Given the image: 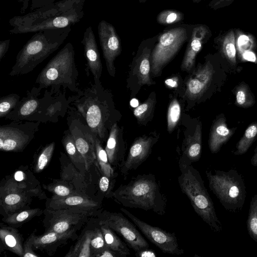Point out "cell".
I'll use <instances>...</instances> for the list:
<instances>
[{
    "instance_id": "1",
    "label": "cell",
    "mask_w": 257,
    "mask_h": 257,
    "mask_svg": "<svg viewBox=\"0 0 257 257\" xmlns=\"http://www.w3.org/2000/svg\"><path fill=\"white\" fill-rule=\"evenodd\" d=\"M85 0H61L10 19V34H20L71 27L84 17Z\"/></svg>"
},
{
    "instance_id": "2",
    "label": "cell",
    "mask_w": 257,
    "mask_h": 257,
    "mask_svg": "<svg viewBox=\"0 0 257 257\" xmlns=\"http://www.w3.org/2000/svg\"><path fill=\"white\" fill-rule=\"evenodd\" d=\"M77 92V95L72 98V104L92 134L102 143L107 140L110 128L115 123L112 118V102L108 92L103 88L100 80Z\"/></svg>"
},
{
    "instance_id": "3",
    "label": "cell",
    "mask_w": 257,
    "mask_h": 257,
    "mask_svg": "<svg viewBox=\"0 0 257 257\" xmlns=\"http://www.w3.org/2000/svg\"><path fill=\"white\" fill-rule=\"evenodd\" d=\"M113 197L126 207L152 211L161 216L166 213L167 198L160 182L153 174L132 178L128 183L121 185L113 192Z\"/></svg>"
},
{
    "instance_id": "4",
    "label": "cell",
    "mask_w": 257,
    "mask_h": 257,
    "mask_svg": "<svg viewBox=\"0 0 257 257\" xmlns=\"http://www.w3.org/2000/svg\"><path fill=\"white\" fill-rule=\"evenodd\" d=\"M71 27L42 30L26 42L16 56L15 64L9 75L12 76L30 73L64 42Z\"/></svg>"
},
{
    "instance_id": "5",
    "label": "cell",
    "mask_w": 257,
    "mask_h": 257,
    "mask_svg": "<svg viewBox=\"0 0 257 257\" xmlns=\"http://www.w3.org/2000/svg\"><path fill=\"white\" fill-rule=\"evenodd\" d=\"M75 51L72 43H67L54 56L39 74L35 83L39 91L51 88L56 92L61 87L72 92L78 91L77 80L78 72L75 63Z\"/></svg>"
},
{
    "instance_id": "6",
    "label": "cell",
    "mask_w": 257,
    "mask_h": 257,
    "mask_svg": "<svg viewBox=\"0 0 257 257\" xmlns=\"http://www.w3.org/2000/svg\"><path fill=\"white\" fill-rule=\"evenodd\" d=\"M179 169L181 174L178 182L182 192L188 198L194 210L203 221L213 231L220 232L222 224L200 173L192 165Z\"/></svg>"
},
{
    "instance_id": "7",
    "label": "cell",
    "mask_w": 257,
    "mask_h": 257,
    "mask_svg": "<svg viewBox=\"0 0 257 257\" xmlns=\"http://www.w3.org/2000/svg\"><path fill=\"white\" fill-rule=\"evenodd\" d=\"M210 190L223 207L231 212L240 211L245 203L246 187L242 175L235 169L205 172Z\"/></svg>"
},
{
    "instance_id": "8",
    "label": "cell",
    "mask_w": 257,
    "mask_h": 257,
    "mask_svg": "<svg viewBox=\"0 0 257 257\" xmlns=\"http://www.w3.org/2000/svg\"><path fill=\"white\" fill-rule=\"evenodd\" d=\"M193 28L192 25L182 24L167 29L158 36L151 58V72L154 76L160 75L164 66L190 39Z\"/></svg>"
},
{
    "instance_id": "9",
    "label": "cell",
    "mask_w": 257,
    "mask_h": 257,
    "mask_svg": "<svg viewBox=\"0 0 257 257\" xmlns=\"http://www.w3.org/2000/svg\"><path fill=\"white\" fill-rule=\"evenodd\" d=\"M98 223L109 227L135 252L149 247V243L135 225L121 213L104 211L100 216Z\"/></svg>"
},
{
    "instance_id": "10",
    "label": "cell",
    "mask_w": 257,
    "mask_h": 257,
    "mask_svg": "<svg viewBox=\"0 0 257 257\" xmlns=\"http://www.w3.org/2000/svg\"><path fill=\"white\" fill-rule=\"evenodd\" d=\"M39 122H13L0 127V150L7 152L23 150L33 139Z\"/></svg>"
},
{
    "instance_id": "11",
    "label": "cell",
    "mask_w": 257,
    "mask_h": 257,
    "mask_svg": "<svg viewBox=\"0 0 257 257\" xmlns=\"http://www.w3.org/2000/svg\"><path fill=\"white\" fill-rule=\"evenodd\" d=\"M120 210L134 223L148 240L164 253L173 255L184 254V249L179 245L175 233L152 226L141 220L126 209L120 208Z\"/></svg>"
},
{
    "instance_id": "12",
    "label": "cell",
    "mask_w": 257,
    "mask_h": 257,
    "mask_svg": "<svg viewBox=\"0 0 257 257\" xmlns=\"http://www.w3.org/2000/svg\"><path fill=\"white\" fill-rule=\"evenodd\" d=\"M93 211L77 208L49 209L46 211V232L63 233L75 228L93 214Z\"/></svg>"
},
{
    "instance_id": "13",
    "label": "cell",
    "mask_w": 257,
    "mask_h": 257,
    "mask_svg": "<svg viewBox=\"0 0 257 257\" xmlns=\"http://www.w3.org/2000/svg\"><path fill=\"white\" fill-rule=\"evenodd\" d=\"M73 114L70 113L67 117L68 129L77 149L84 160L86 170L88 171L96 161L94 136L87 124L84 123L78 116L75 117Z\"/></svg>"
},
{
    "instance_id": "14",
    "label": "cell",
    "mask_w": 257,
    "mask_h": 257,
    "mask_svg": "<svg viewBox=\"0 0 257 257\" xmlns=\"http://www.w3.org/2000/svg\"><path fill=\"white\" fill-rule=\"evenodd\" d=\"M97 28L99 43L107 71L111 76L114 77V60L121 51L119 37L115 28L105 20L99 23Z\"/></svg>"
},
{
    "instance_id": "15",
    "label": "cell",
    "mask_w": 257,
    "mask_h": 257,
    "mask_svg": "<svg viewBox=\"0 0 257 257\" xmlns=\"http://www.w3.org/2000/svg\"><path fill=\"white\" fill-rule=\"evenodd\" d=\"M158 137L144 136L136 139L130 148L125 162L120 170L125 179L132 170H136L151 154L153 146Z\"/></svg>"
},
{
    "instance_id": "16",
    "label": "cell",
    "mask_w": 257,
    "mask_h": 257,
    "mask_svg": "<svg viewBox=\"0 0 257 257\" xmlns=\"http://www.w3.org/2000/svg\"><path fill=\"white\" fill-rule=\"evenodd\" d=\"M9 180L1 189V205L7 213L13 214L28 203L30 196L24 185Z\"/></svg>"
},
{
    "instance_id": "17",
    "label": "cell",
    "mask_w": 257,
    "mask_h": 257,
    "mask_svg": "<svg viewBox=\"0 0 257 257\" xmlns=\"http://www.w3.org/2000/svg\"><path fill=\"white\" fill-rule=\"evenodd\" d=\"M157 36L145 40L141 43L135 58L133 73L138 83L143 85L153 84L150 74L151 72V58L153 49L157 41Z\"/></svg>"
},
{
    "instance_id": "18",
    "label": "cell",
    "mask_w": 257,
    "mask_h": 257,
    "mask_svg": "<svg viewBox=\"0 0 257 257\" xmlns=\"http://www.w3.org/2000/svg\"><path fill=\"white\" fill-rule=\"evenodd\" d=\"M211 35L210 29L205 25H196L193 27L182 62V70L189 72L192 70L197 54Z\"/></svg>"
},
{
    "instance_id": "19",
    "label": "cell",
    "mask_w": 257,
    "mask_h": 257,
    "mask_svg": "<svg viewBox=\"0 0 257 257\" xmlns=\"http://www.w3.org/2000/svg\"><path fill=\"white\" fill-rule=\"evenodd\" d=\"M104 149L111 166L120 170L125 160V146L122 130L116 122L110 128Z\"/></svg>"
},
{
    "instance_id": "20",
    "label": "cell",
    "mask_w": 257,
    "mask_h": 257,
    "mask_svg": "<svg viewBox=\"0 0 257 257\" xmlns=\"http://www.w3.org/2000/svg\"><path fill=\"white\" fill-rule=\"evenodd\" d=\"M81 43L84 47L88 71L92 74L94 81L100 80L102 65L95 37L90 26L84 32Z\"/></svg>"
},
{
    "instance_id": "21",
    "label": "cell",
    "mask_w": 257,
    "mask_h": 257,
    "mask_svg": "<svg viewBox=\"0 0 257 257\" xmlns=\"http://www.w3.org/2000/svg\"><path fill=\"white\" fill-rule=\"evenodd\" d=\"M214 72L209 62L198 67L186 83V96L191 99L200 98L209 86Z\"/></svg>"
},
{
    "instance_id": "22",
    "label": "cell",
    "mask_w": 257,
    "mask_h": 257,
    "mask_svg": "<svg viewBox=\"0 0 257 257\" xmlns=\"http://www.w3.org/2000/svg\"><path fill=\"white\" fill-rule=\"evenodd\" d=\"M202 133L200 124L196 126L192 136H188L182 149V154L179 159V168L191 165L199 160L201 156Z\"/></svg>"
},
{
    "instance_id": "23",
    "label": "cell",
    "mask_w": 257,
    "mask_h": 257,
    "mask_svg": "<svg viewBox=\"0 0 257 257\" xmlns=\"http://www.w3.org/2000/svg\"><path fill=\"white\" fill-rule=\"evenodd\" d=\"M98 206L97 202L79 194L64 197L54 195L49 200L47 208L53 209L77 208L93 211L96 210Z\"/></svg>"
},
{
    "instance_id": "24",
    "label": "cell",
    "mask_w": 257,
    "mask_h": 257,
    "mask_svg": "<svg viewBox=\"0 0 257 257\" xmlns=\"http://www.w3.org/2000/svg\"><path fill=\"white\" fill-rule=\"evenodd\" d=\"M236 128H229L223 114L220 115L212 124L209 140V148L211 153H218L222 146L233 135Z\"/></svg>"
},
{
    "instance_id": "25",
    "label": "cell",
    "mask_w": 257,
    "mask_h": 257,
    "mask_svg": "<svg viewBox=\"0 0 257 257\" xmlns=\"http://www.w3.org/2000/svg\"><path fill=\"white\" fill-rule=\"evenodd\" d=\"M75 229L73 228L63 233H58L55 231L46 232L44 234L40 236H37L33 234L29 237V238L33 248L40 249L72 238L75 233Z\"/></svg>"
},
{
    "instance_id": "26",
    "label": "cell",
    "mask_w": 257,
    "mask_h": 257,
    "mask_svg": "<svg viewBox=\"0 0 257 257\" xmlns=\"http://www.w3.org/2000/svg\"><path fill=\"white\" fill-rule=\"evenodd\" d=\"M103 234L107 248L125 257L131 254L127 244L117 235V234L104 224H99Z\"/></svg>"
},
{
    "instance_id": "27",
    "label": "cell",
    "mask_w": 257,
    "mask_h": 257,
    "mask_svg": "<svg viewBox=\"0 0 257 257\" xmlns=\"http://www.w3.org/2000/svg\"><path fill=\"white\" fill-rule=\"evenodd\" d=\"M0 238L8 249L20 256H23L24 248L21 238L15 229L10 227H2Z\"/></svg>"
},
{
    "instance_id": "28",
    "label": "cell",
    "mask_w": 257,
    "mask_h": 257,
    "mask_svg": "<svg viewBox=\"0 0 257 257\" xmlns=\"http://www.w3.org/2000/svg\"><path fill=\"white\" fill-rule=\"evenodd\" d=\"M94 138V146L96 155V162L101 175L110 178L114 179L117 173L110 165L107 153L102 146V143L99 139L93 135Z\"/></svg>"
},
{
    "instance_id": "29",
    "label": "cell",
    "mask_w": 257,
    "mask_h": 257,
    "mask_svg": "<svg viewBox=\"0 0 257 257\" xmlns=\"http://www.w3.org/2000/svg\"><path fill=\"white\" fill-rule=\"evenodd\" d=\"M62 142L72 163L79 170H86L84 160L77 149L74 139L69 129L64 132Z\"/></svg>"
},
{
    "instance_id": "30",
    "label": "cell",
    "mask_w": 257,
    "mask_h": 257,
    "mask_svg": "<svg viewBox=\"0 0 257 257\" xmlns=\"http://www.w3.org/2000/svg\"><path fill=\"white\" fill-rule=\"evenodd\" d=\"M94 230H87L76 243L74 246L67 253V257L92 256L90 241Z\"/></svg>"
},
{
    "instance_id": "31",
    "label": "cell",
    "mask_w": 257,
    "mask_h": 257,
    "mask_svg": "<svg viewBox=\"0 0 257 257\" xmlns=\"http://www.w3.org/2000/svg\"><path fill=\"white\" fill-rule=\"evenodd\" d=\"M156 103L155 93L150 94L148 98L134 110V114L138 123L144 124L151 120Z\"/></svg>"
},
{
    "instance_id": "32",
    "label": "cell",
    "mask_w": 257,
    "mask_h": 257,
    "mask_svg": "<svg viewBox=\"0 0 257 257\" xmlns=\"http://www.w3.org/2000/svg\"><path fill=\"white\" fill-rule=\"evenodd\" d=\"M257 138V122H253L248 126L243 135L236 145L233 153L235 155L245 154Z\"/></svg>"
},
{
    "instance_id": "33",
    "label": "cell",
    "mask_w": 257,
    "mask_h": 257,
    "mask_svg": "<svg viewBox=\"0 0 257 257\" xmlns=\"http://www.w3.org/2000/svg\"><path fill=\"white\" fill-rule=\"evenodd\" d=\"M221 51L232 65L236 64V39L233 29L229 30L221 41Z\"/></svg>"
},
{
    "instance_id": "34",
    "label": "cell",
    "mask_w": 257,
    "mask_h": 257,
    "mask_svg": "<svg viewBox=\"0 0 257 257\" xmlns=\"http://www.w3.org/2000/svg\"><path fill=\"white\" fill-rule=\"evenodd\" d=\"M40 102L38 98L29 95L20 107L16 109V113H11L13 115L8 118L16 121L24 119L33 114L39 108Z\"/></svg>"
},
{
    "instance_id": "35",
    "label": "cell",
    "mask_w": 257,
    "mask_h": 257,
    "mask_svg": "<svg viewBox=\"0 0 257 257\" xmlns=\"http://www.w3.org/2000/svg\"><path fill=\"white\" fill-rule=\"evenodd\" d=\"M235 104L242 108H248L255 103V99L248 85L244 82L239 83L234 89Z\"/></svg>"
},
{
    "instance_id": "36",
    "label": "cell",
    "mask_w": 257,
    "mask_h": 257,
    "mask_svg": "<svg viewBox=\"0 0 257 257\" xmlns=\"http://www.w3.org/2000/svg\"><path fill=\"white\" fill-rule=\"evenodd\" d=\"M246 226L249 235L257 242V194L252 197L250 202Z\"/></svg>"
},
{
    "instance_id": "37",
    "label": "cell",
    "mask_w": 257,
    "mask_h": 257,
    "mask_svg": "<svg viewBox=\"0 0 257 257\" xmlns=\"http://www.w3.org/2000/svg\"><path fill=\"white\" fill-rule=\"evenodd\" d=\"M181 106L176 98L170 102L167 112V130L171 133L176 126L181 114Z\"/></svg>"
},
{
    "instance_id": "38",
    "label": "cell",
    "mask_w": 257,
    "mask_h": 257,
    "mask_svg": "<svg viewBox=\"0 0 257 257\" xmlns=\"http://www.w3.org/2000/svg\"><path fill=\"white\" fill-rule=\"evenodd\" d=\"M184 18V14L180 11L166 10L158 15L157 21L161 25L167 26L178 23L182 21Z\"/></svg>"
},
{
    "instance_id": "39",
    "label": "cell",
    "mask_w": 257,
    "mask_h": 257,
    "mask_svg": "<svg viewBox=\"0 0 257 257\" xmlns=\"http://www.w3.org/2000/svg\"><path fill=\"white\" fill-rule=\"evenodd\" d=\"M39 211L38 208H34L15 212L9 214L5 219L4 221L11 224H19L33 217L39 212Z\"/></svg>"
},
{
    "instance_id": "40",
    "label": "cell",
    "mask_w": 257,
    "mask_h": 257,
    "mask_svg": "<svg viewBox=\"0 0 257 257\" xmlns=\"http://www.w3.org/2000/svg\"><path fill=\"white\" fill-rule=\"evenodd\" d=\"M55 148V143L52 142L46 146L40 153L36 164V172L42 171L51 160Z\"/></svg>"
},
{
    "instance_id": "41",
    "label": "cell",
    "mask_w": 257,
    "mask_h": 257,
    "mask_svg": "<svg viewBox=\"0 0 257 257\" xmlns=\"http://www.w3.org/2000/svg\"><path fill=\"white\" fill-rule=\"evenodd\" d=\"M20 96L17 94H11L3 97L0 100V117H5L19 102Z\"/></svg>"
},
{
    "instance_id": "42",
    "label": "cell",
    "mask_w": 257,
    "mask_h": 257,
    "mask_svg": "<svg viewBox=\"0 0 257 257\" xmlns=\"http://www.w3.org/2000/svg\"><path fill=\"white\" fill-rule=\"evenodd\" d=\"M90 248L92 253H94V256H96L102 250L107 248L100 226L94 230L93 235L90 241Z\"/></svg>"
},
{
    "instance_id": "43",
    "label": "cell",
    "mask_w": 257,
    "mask_h": 257,
    "mask_svg": "<svg viewBox=\"0 0 257 257\" xmlns=\"http://www.w3.org/2000/svg\"><path fill=\"white\" fill-rule=\"evenodd\" d=\"M47 189L53 193L55 196L60 197H64L72 195L79 194V193H76L67 186L62 184L50 186L47 188Z\"/></svg>"
},
{
    "instance_id": "44",
    "label": "cell",
    "mask_w": 257,
    "mask_h": 257,
    "mask_svg": "<svg viewBox=\"0 0 257 257\" xmlns=\"http://www.w3.org/2000/svg\"><path fill=\"white\" fill-rule=\"evenodd\" d=\"M114 179L110 178L105 175H102L99 181V187L103 193L113 197V192L111 191L114 184Z\"/></svg>"
},
{
    "instance_id": "45",
    "label": "cell",
    "mask_w": 257,
    "mask_h": 257,
    "mask_svg": "<svg viewBox=\"0 0 257 257\" xmlns=\"http://www.w3.org/2000/svg\"><path fill=\"white\" fill-rule=\"evenodd\" d=\"M252 39L249 36L242 34L238 36L237 45L240 49H243L245 46V48L247 49L251 43Z\"/></svg>"
},
{
    "instance_id": "46",
    "label": "cell",
    "mask_w": 257,
    "mask_h": 257,
    "mask_svg": "<svg viewBox=\"0 0 257 257\" xmlns=\"http://www.w3.org/2000/svg\"><path fill=\"white\" fill-rule=\"evenodd\" d=\"M234 0H213L209 6L214 10H217L230 5Z\"/></svg>"
},
{
    "instance_id": "47",
    "label": "cell",
    "mask_w": 257,
    "mask_h": 257,
    "mask_svg": "<svg viewBox=\"0 0 257 257\" xmlns=\"http://www.w3.org/2000/svg\"><path fill=\"white\" fill-rule=\"evenodd\" d=\"M33 247L29 237L27 239L24 244L23 257H38V255L36 254L33 250Z\"/></svg>"
},
{
    "instance_id": "48",
    "label": "cell",
    "mask_w": 257,
    "mask_h": 257,
    "mask_svg": "<svg viewBox=\"0 0 257 257\" xmlns=\"http://www.w3.org/2000/svg\"><path fill=\"white\" fill-rule=\"evenodd\" d=\"M55 0H32L30 10H35L40 7L54 3Z\"/></svg>"
},
{
    "instance_id": "49",
    "label": "cell",
    "mask_w": 257,
    "mask_h": 257,
    "mask_svg": "<svg viewBox=\"0 0 257 257\" xmlns=\"http://www.w3.org/2000/svg\"><path fill=\"white\" fill-rule=\"evenodd\" d=\"M135 255L137 257H156L157 254L155 251L149 248L141 249L135 252Z\"/></svg>"
},
{
    "instance_id": "50",
    "label": "cell",
    "mask_w": 257,
    "mask_h": 257,
    "mask_svg": "<svg viewBox=\"0 0 257 257\" xmlns=\"http://www.w3.org/2000/svg\"><path fill=\"white\" fill-rule=\"evenodd\" d=\"M96 256L98 257H122V256L108 248H106L99 252Z\"/></svg>"
},
{
    "instance_id": "51",
    "label": "cell",
    "mask_w": 257,
    "mask_h": 257,
    "mask_svg": "<svg viewBox=\"0 0 257 257\" xmlns=\"http://www.w3.org/2000/svg\"><path fill=\"white\" fill-rule=\"evenodd\" d=\"M10 39L0 41V61L5 55L9 49Z\"/></svg>"
},
{
    "instance_id": "52",
    "label": "cell",
    "mask_w": 257,
    "mask_h": 257,
    "mask_svg": "<svg viewBox=\"0 0 257 257\" xmlns=\"http://www.w3.org/2000/svg\"><path fill=\"white\" fill-rule=\"evenodd\" d=\"M57 111L56 104H51L47 109L46 115L52 116Z\"/></svg>"
},
{
    "instance_id": "53",
    "label": "cell",
    "mask_w": 257,
    "mask_h": 257,
    "mask_svg": "<svg viewBox=\"0 0 257 257\" xmlns=\"http://www.w3.org/2000/svg\"><path fill=\"white\" fill-rule=\"evenodd\" d=\"M24 174L22 171H17L14 175L15 179L17 181H21L24 179Z\"/></svg>"
},
{
    "instance_id": "54",
    "label": "cell",
    "mask_w": 257,
    "mask_h": 257,
    "mask_svg": "<svg viewBox=\"0 0 257 257\" xmlns=\"http://www.w3.org/2000/svg\"><path fill=\"white\" fill-rule=\"evenodd\" d=\"M250 162L253 166L257 167V146L254 149V154L251 159Z\"/></svg>"
},
{
    "instance_id": "55",
    "label": "cell",
    "mask_w": 257,
    "mask_h": 257,
    "mask_svg": "<svg viewBox=\"0 0 257 257\" xmlns=\"http://www.w3.org/2000/svg\"><path fill=\"white\" fill-rule=\"evenodd\" d=\"M20 3H23V6L21 9V13L23 14L27 9L29 5V0H15Z\"/></svg>"
},
{
    "instance_id": "56",
    "label": "cell",
    "mask_w": 257,
    "mask_h": 257,
    "mask_svg": "<svg viewBox=\"0 0 257 257\" xmlns=\"http://www.w3.org/2000/svg\"><path fill=\"white\" fill-rule=\"evenodd\" d=\"M201 0H193L194 3H198Z\"/></svg>"
},
{
    "instance_id": "57",
    "label": "cell",
    "mask_w": 257,
    "mask_h": 257,
    "mask_svg": "<svg viewBox=\"0 0 257 257\" xmlns=\"http://www.w3.org/2000/svg\"><path fill=\"white\" fill-rule=\"evenodd\" d=\"M140 3H144L146 2L147 0H138Z\"/></svg>"
}]
</instances>
